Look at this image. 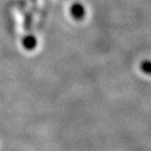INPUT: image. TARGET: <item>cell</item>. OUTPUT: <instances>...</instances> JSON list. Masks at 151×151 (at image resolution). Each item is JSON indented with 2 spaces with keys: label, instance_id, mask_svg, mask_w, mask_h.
Wrapping results in <instances>:
<instances>
[{
  "label": "cell",
  "instance_id": "obj_1",
  "mask_svg": "<svg viewBox=\"0 0 151 151\" xmlns=\"http://www.w3.org/2000/svg\"><path fill=\"white\" fill-rule=\"evenodd\" d=\"M71 15L73 18L77 21H81L83 19L84 15H86V11H84V7L80 3H75L71 7Z\"/></svg>",
  "mask_w": 151,
  "mask_h": 151
},
{
  "label": "cell",
  "instance_id": "obj_3",
  "mask_svg": "<svg viewBox=\"0 0 151 151\" xmlns=\"http://www.w3.org/2000/svg\"><path fill=\"white\" fill-rule=\"evenodd\" d=\"M141 71L146 75H151V61H144L140 65Z\"/></svg>",
  "mask_w": 151,
  "mask_h": 151
},
{
  "label": "cell",
  "instance_id": "obj_2",
  "mask_svg": "<svg viewBox=\"0 0 151 151\" xmlns=\"http://www.w3.org/2000/svg\"><path fill=\"white\" fill-rule=\"evenodd\" d=\"M37 38H35L34 35H27V37H25L23 39L24 47L28 50H32L35 46H37Z\"/></svg>",
  "mask_w": 151,
  "mask_h": 151
}]
</instances>
